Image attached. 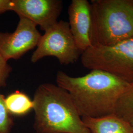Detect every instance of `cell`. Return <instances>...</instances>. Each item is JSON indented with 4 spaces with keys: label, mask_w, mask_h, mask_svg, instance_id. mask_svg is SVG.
<instances>
[{
    "label": "cell",
    "mask_w": 133,
    "mask_h": 133,
    "mask_svg": "<svg viewBox=\"0 0 133 133\" xmlns=\"http://www.w3.org/2000/svg\"><path fill=\"white\" fill-rule=\"evenodd\" d=\"M56 81L57 85L69 93L81 117L90 118L114 114L120 97L130 84L99 70L79 77L59 71Z\"/></svg>",
    "instance_id": "obj_1"
},
{
    "label": "cell",
    "mask_w": 133,
    "mask_h": 133,
    "mask_svg": "<svg viewBox=\"0 0 133 133\" xmlns=\"http://www.w3.org/2000/svg\"><path fill=\"white\" fill-rule=\"evenodd\" d=\"M33 101L37 133H90L69 93L59 86L41 84Z\"/></svg>",
    "instance_id": "obj_2"
},
{
    "label": "cell",
    "mask_w": 133,
    "mask_h": 133,
    "mask_svg": "<svg viewBox=\"0 0 133 133\" xmlns=\"http://www.w3.org/2000/svg\"><path fill=\"white\" fill-rule=\"evenodd\" d=\"M90 3L92 45L111 46L133 37V0H92Z\"/></svg>",
    "instance_id": "obj_3"
},
{
    "label": "cell",
    "mask_w": 133,
    "mask_h": 133,
    "mask_svg": "<svg viewBox=\"0 0 133 133\" xmlns=\"http://www.w3.org/2000/svg\"><path fill=\"white\" fill-rule=\"evenodd\" d=\"M83 66L106 71L133 83V37L111 46L92 45L81 56Z\"/></svg>",
    "instance_id": "obj_4"
},
{
    "label": "cell",
    "mask_w": 133,
    "mask_h": 133,
    "mask_svg": "<svg viewBox=\"0 0 133 133\" xmlns=\"http://www.w3.org/2000/svg\"><path fill=\"white\" fill-rule=\"evenodd\" d=\"M81 53L71 34L68 22L60 20L42 35L31 61L35 63L44 57L53 56L61 64L67 65L76 61Z\"/></svg>",
    "instance_id": "obj_5"
},
{
    "label": "cell",
    "mask_w": 133,
    "mask_h": 133,
    "mask_svg": "<svg viewBox=\"0 0 133 133\" xmlns=\"http://www.w3.org/2000/svg\"><path fill=\"white\" fill-rule=\"evenodd\" d=\"M37 25L29 19L19 17L13 33H0V54L6 61L18 59L37 46L42 35Z\"/></svg>",
    "instance_id": "obj_6"
},
{
    "label": "cell",
    "mask_w": 133,
    "mask_h": 133,
    "mask_svg": "<svg viewBox=\"0 0 133 133\" xmlns=\"http://www.w3.org/2000/svg\"><path fill=\"white\" fill-rule=\"evenodd\" d=\"M61 0H11L10 10L32 21L44 32L57 23L61 14Z\"/></svg>",
    "instance_id": "obj_7"
},
{
    "label": "cell",
    "mask_w": 133,
    "mask_h": 133,
    "mask_svg": "<svg viewBox=\"0 0 133 133\" xmlns=\"http://www.w3.org/2000/svg\"><path fill=\"white\" fill-rule=\"evenodd\" d=\"M69 24L71 34L82 52L92 45V15L90 2L72 0L68 8Z\"/></svg>",
    "instance_id": "obj_8"
},
{
    "label": "cell",
    "mask_w": 133,
    "mask_h": 133,
    "mask_svg": "<svg viewBox=\"0 0 133 133\" xmlns=\"http://www.w3.org/2000/svg\"><path fill=\"white\" fill-rule=\"evenodd\" d=\"M81 118L90 133H133L131 125L114 114L98 118Z\"/></svg>",
    "instance_id": "obj_9"
},
{
    "label": "cell",
    "mask_w": 133,
    "mask_h": 133,
    "mask_svg": "<svg viewBox=\"0 0 133 133\" xmlns=\"http://www.w3.org/2000/svg\"><path fill=\"white\" fill-rule=\"evenodd\" d=\"M6 108L11 115H24L34 109V103L28 95L16 91L5 99Z\"/></svg>",
    "instance_id": "obj_10"
},
{
    "label": "cell",
    "mask_w": 133,
    "mask_h": 133,
    "mask_svg": "<svg viewBox=\"0 0 133 133\" xmlns=\"http://www.w3.org/2000/svg\"><path fill=\"white\" fill-rule=\"evenodd\" d=\"M114 114L127 122L133 128V83L130 84L120 97Z\"/></svg>",
    "instance_id": "obj_11"
},
{
    "label": "cell",
    "mask_w": 133,
    "mask_h": 133,
    "mask_svg": "<svg viewBox=\"0 0 133 133\" xmlns=\"http://www.w3.org/2000/svg\"><path fill=\"white\" fill-rule=\"evenodd\" d=\"M5 99L4 96L0 93V133H10L14 121L6 108Z\"/></svg>",
    "instance_id": "obj_12"
},
{
    "label": "cell",
    "mask_w": 133,
    "mask_h": 133,
    "mask_svg": "<svg viewBox=\"0 0 133 133\" xmlns=\"http://www.w3.org/2000/svg\"><path fill=\"white\" fill-rule=\"evenodd\" d=\"M12 68L4 58L0 54V88L5 87L10 76Z\"/></svg>",
    "instance_id": "obj_13"
},
{
    "label": "cell",
    "mask_w": 133,
    "mask_h": 133,
    "mask_svg": "<svg viewBox=\"0 0 133 133\" xmlns=\"http://www.w3.org/2000/svg\"><path fill=\"white\" fill-rule=\"evenodd\" d=\"M11 0H0V14L10 10Z\"/></svg>",
    "instance_id": "obj_14"
}]
</instances>
